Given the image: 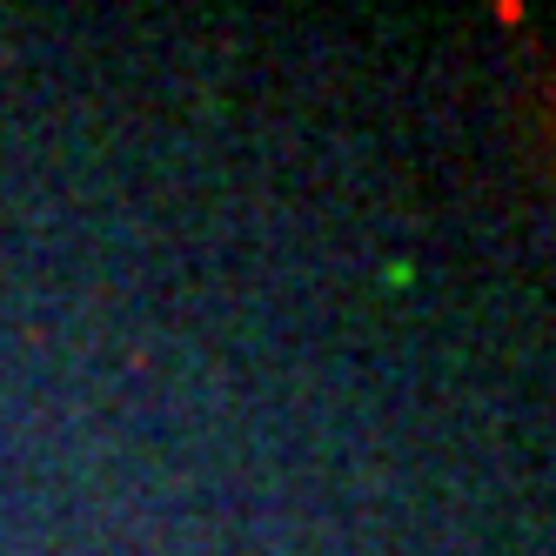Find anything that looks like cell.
Masks as SVG:
<instances>
[{"instance_id":"1","label":"cell","mask_w":556,"mask_h":556,"mask_svg":"<svg viewBox=\"0 0 556 556\" xmlns=\"http://www.w3.org/2000/svg\"><path fill=\"white\" fill-rule=\"evenodd\" d=\"M549 128H556V81H549Z\"/></svg>"}]
</instances>
